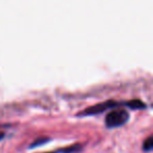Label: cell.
<instances>
[{"label":"cell","instance_id":"cell-1","mask_svg":"<svg viewBox=\"0 0 153 153\" xmlns=\"http://www.w3.org/2000/svg\"><path fill=\"white\" fill-rule=\"evenodd\" d=\"M129 117V112L125 109L110 110L105 117V125H106L107 128H110V129L121 127L124 124L127 123Z\"/></svg>","mask_w":153,"mask_h":153},{"label":"cell","instance_id":"cell-2","mask_svg":"<svg viewBox=\"0 0 153 153\" xmlns=\"http://www.w3.org/2000/svg\"><path fill=\"white\" fill-rule=\"evenodd\" d=\"M128 106L130 107V101L128 102H115V101H107V102H103L100 104H97L96 106L89 107V108L85 109L84 111H82L79 115H94V114H100V113L104 112L109 109L117 108L120 106Z\"/></svg>","mask_w":153,"mask_h":153},{"label":"cell","instance_id":"cell-3","mask_svg":"<svg viewBox=\"0 0 153 153\" xmlns=\"http://www.w3.org/2000/svg\"><path fill=\"white\" fill-rule=\"evenodd\" d=\"M143 148H144V150L147 151V152H150V151L152 150V148H153V138H152V136H149V137L145 140Z\"/></svg>","mask_w":153,"mask_h":153},{"label":"cell","instance_id":"cell-4","mask_svg":"<svg viewBox=\"0 0 153 153\" xmlns=\"http://www.w3.org/2000/svg\"><path fill=\"white\" fill-rule=\"evenodd\" d=\"M49 142V138H43V137H40L38 140H36L32 145H30V148H35V147H39L41 145L45 144V143Z\"/></svg>","mask_w":153,"mask_h":153},{"label":"cell","instance_id":"cell-5","mask_svg":"<svg viewBox=\"0 0 153 153\" xmlns=\"http://www.w3.org/2000/svg\"><path fill=\"white\" fill-rule=\"evenodd\" d=\"M3 136H4V134H3L2 132H0V140H2V138H3Z\"/></svg>","mask_w":153,"mask_h":153},{"label":"cell","instance_id":"cell-6","mask_svg":"<svg viewBox=\"0 0 153 153\" xmlns=\"http://www.w3.org/2000/svg\"><path fill=\"white\" fill-rule=\"evenodd\" d=\"M48 153H58V152H48Z\"/></svg>","mask_w":153,"mask_h":153}]
</instances>
